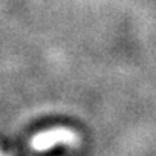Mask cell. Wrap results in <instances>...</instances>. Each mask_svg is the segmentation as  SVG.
<instances>
[{
    "mask_svg": "<svg viewBox=\"0 0 156 156\" xmlns=\"http://www.w3.org/2000/svg\"><path fill=\"white\" fill-rule=\"evenodd\" d=\"M78 142H80V139H78V136L73 130L66 129V127H58V129H51V130L35 135L31 141V145L37 151H44L58 144H66V145L75 147V145H78Z\"/></svg>",
    "mask_w": 156,
    "mask_h": 156,
    "instance_id": "6da1fadb",
    "label": "cell"
},
{
    "mask_svg": "<svg viewBox=\"0 0 156 156\" xmlns=\"http://www.w3.org/2000/svg\"><path fill=\"white\" fill-rule=\"evenodd\" d=\"M0 156H6V154H3V153H2V151H0Z\"/></svg>",
    "mask_w": 156,
    "mask_h": 156,
    "instance_id": "7a4b0ae2",
    "label": "cell"
}]
</instances>
